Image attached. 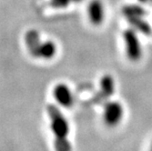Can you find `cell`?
I'll return each mask as SVG.
<instances>
[{"mask_svg":"<svg viewBox=\"0 0 152 151\" xmlns=\"http://www.w3.org/2000/svg\"><path fill=\"white\" fill-rule=\"evenodd\" d=\"M123 37L125 40L128 58L132 61L139 60L141 57V47L135 30L131 28L125 30L123 33Z\"/></svg>","mask_w":152,"mask_h":151,"instance_id":"2","label":"cell"},{"mask_svg":"<svg viewBox=\"0 0 152 151\" xmlns=\"http://www.w3.org/2000/svg\"><path fill=\"white\" fill-rule=\"evenodd\" d=\"M128 22L130 24V26L133 27L135 30L140 31L142 34L149 35L152 31L151 26L149 24L143 19L141 17H136V18H129Z\"/></svg>","mask_w":152,"mask_h":151,"instance_id":"9","label":"cell"},{"mask_svg":"<svg viewBox=\"0 0 152 151\" xmlns=\"http://www.w3.org/2000/svg\"><path fill=\"white\" fill-rule=\"evenodd\" d=\"M54 97L56 100L63 107H69L73 104V96L70 91L66 85L59 84L56 86L54 88Z\"/></svg>","mask_w":152,"mask_h":151,"instance_id":"5","label":"cell"},{"mask_svg":"<svg viewBox=\"0 0 152 151\" xmlns=\"http://www.w3.org/2000/svg\"><path fill=\"white\" fill-rule=\"evenodd\" d=\"M88 17L92 24L99 25L104 18V7L100 0H92L88 5Z\"/></svg>","mask_w":152,"mask_h":151,"instance_id":"6","label":"cell"},{"mask_svg":"<svg viewBox=\"0 0 152 151\" xmlns=\"http://www.w3.org/2000/svg\"><path fill=\"white\" fill-rule=\"evenodd\" d=\"M122 13L127 18H136V17L143 18L144 16L148 15V11L144 7H142L140 5H135V4L124 6L122 7Z\"/></svg>","mask_w":152,"mask_h":151,"instance_id":"8","label":"cell"},{"mask_svg":"<svg viewBox=\"0 0 152 151\" xmlns=\"http://www.w3.org/2000/svg\"><path fill=\"white\" fill-rule=\"evenodd\" d=\"M115 86L111 76L105 75L100 80V95L103 98H108L114 93Z\"/></svg>","mask_w":152,"mask_h":151,"instance_id":"7","label":"cell"},{"mask_svg":"<svg viewBox=\"0 0 152 151\" xmlns=\"http://www.w3.org/2000/svg\"><path fill=\"white\" fill-rule=\"evenodd\" d=\"M139 1H140V3H147L148 1H149V0H139Z\"/></svg>","mask_w":152,"mask_h":151,"instance_id":"12","label":"cell"},{"mask_svg":"<svg viewBox=\"0 0 152 151\" xmlns=\"http://www.w3.org/2000/svg\"><path fill=\"white\" fill-rule=\"evenodd\" d=\"M25 42L28 51L34 58H40V48L42 43L40 41L39 34L36 30H29L25 35Z\"/></svg>","mask_w":152,"mask_h":151,"instance_id":"4","label":"cell"},{"mask_svg":"<svg viewBox=\"0 0 152 151\" xmlns=\"http://www.w3.org/2000/svg\"><path fill=\"white\" fill-rule=\"evenodd\" d=\"M48 113L51 119V128L55 135V147L59 151H66L71 148L70 143L66 139V136L69 131L67 121L62 115L61 111L55 106L48 105Z\"/></svg>","mask_w":152,"mask_h":151,"instance_id":"1","label":"cell"},{"mask_svg":"<svg viewBox=\"0 0 152 151\" xmlns=\"http://www.w3.org/2000/svg\"><path fill=\"white\" fill-rule=\"evenodd\" d=\"M151 148H152V147H151Z\"/></svg>","mask_w":152,"mask_h":151,"instance_id":"14","label":"cell"},{"mask_svg":"<svg viewBox=\"0 0 152 151\" xmlns=\"http://www.w3.org/2000/svg\"><path fill=\"white\" fill-rule=\"evenodd\" d=\"M82 0H51L50 4L53 7L63 8L66 7L70 3H79Z\"/></svg>","mask_w":152,"mask_h":151,"instance_id":"11","label":"cell"},{"mask_svg":"<svg viewBox=\"0 0 152 151\" xmlns=\"http://www.w3.org/2000/svg\"><path fill=\"white\" fill-rule=\"evenodd\" d=\"M149 1H151V2H152V0H149Z\"/></svg>","mask_w":152,"mask_h":151,"instance_id":"13","label":"cell"},{"mask_svg":"<svg viewBox=\"0 0 152 151\" xmlns=\"http://www.w3.org/2000/svg\"><path fill=\"white\" fill-rule=\"evenodd\" d=\"M57 48L54 43H52L51 41H46V42L42 43L40 48V58H45V59H49L52 58L55 54H56Z\"/></svg>","mask_w":152,"mask_h":151,"instance_id":"10","label":"cell"},{"mask_svg":"<svg viewBox=\"0 0 152 151\" xmlns=\"http://www.w3.org/2000/svg\"><path fill=\"white\" fill-rule=\"evenodd\" d=\"M123 116V107L118 102H108L104 107V120L109 127L118 125Z\"/></svg>","mask_w":152,"mask_h":151,"instance_id":"3","label":"cell"}]
</instances>
